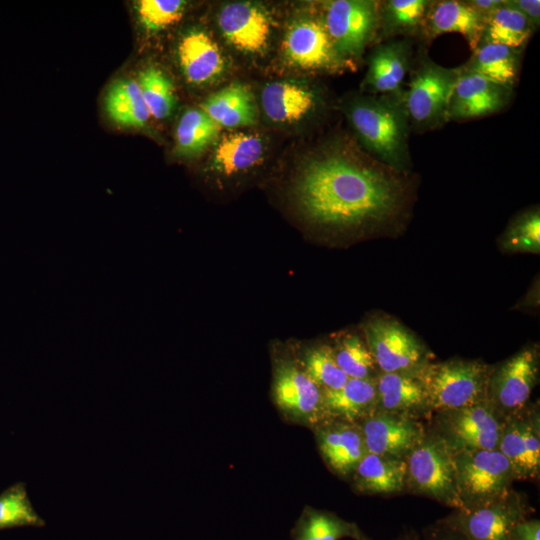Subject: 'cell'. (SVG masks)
Wrapping results in <instances>:
<instances>
[{
  "label": "cell",
  "mask_w": 540,
  "mask_h": 540,
  "mask_svg": "<svg viewBox=\"0 0 540 540\" xmlns=\"http://www.w3.org/2000/svg\"><path fill=\"white\" fill-rule=\"evenodd\" d=\"M398 172L339 152L306 162L297 175L294 194L312 222L335 228L384 225L404 204Z\"/></svg>",
  "instance_id": "1"
},
{
  "label": "cell",
  "mask_w": 540,
  "mask_h": 540,
  "mask_svg": "<svg viewBox=\"0 0 540 540\" xmlns=\"http://www.w3.org/2000/svg\"><path fill=\"white\" fill-rule=\"evenodd\" d=\"M367 453L405 459L427 431L414 418L375 410L359 424Z\"/></svg>",
  "instance_id": "15"
},
{
  "label": "cell",
  "mask_w": 540,
  "mask_h": 540,
  "mask_svg": "<svg viewBox=\"0 0 540 540\" xmlns=\"http://www.w3.org/2000/svg\"><path fill=\"white\" fill-rule=\"evenodd\" d=\"M265 148V140L258 134L230 133L217 141L210 164L219 174L234 175L257 165Z\"/></svg>",
  "instance_id": "27"
},
{
  "label": "cell",
  "mask_w": 540,
  "mask_h": 540,
  "mask_svg": "<svg viewBox=\"0 0 540 540\" xmlns=\"http://www.w3.org/2000/svg\"><path fill=\"white\" fill-rule=\"evenodd\" d=\"M201 109L219 126H251L258 118L255 98L248 85L232 83L209 96Z\"/></svg>",
  "instance_id": "26"
},
{
  "label": "cell",
  "mask_w": 540,
  "mask_h": 540,
  "mask_svg": "<svg viewBox=\"0 0 540 540\" xmlns=\"http://www.w3.org/2000/svg\"><path fill=\"white\" fill-rule=\"evenodd\" d=\"M406 488L455 510L462 504L456 479L455 453L436 432H427L405 458Z\"/></svg>",
  "instance_id": "4"
},
{
  "label": "cell",
  "mask_w": 540,
  "mask_h": 540,
  "mask_svg": "<svg viewBox=\"0 0 540 540\" xmlns=\"http://www.w3.org/2000/svg\"><path fill=\"white\" fill-rule=\"evenodd\" d=\"M346 112L359 139L380 163L398 173L408 170L409 120L402 95L358 98Z\"/></svg>",
  "instance_id": "2"
},
{
  "label": "cell",
  "mask_w": 540,
  "mask_h": 540,
  "mask_svg": "<svg viewBox=\"0 0 540 540\" xmlns=\"http://www.w3.org/2000/svg\"><path fill=\"white\" fill-rule=\"evenodd\" d=\"M317 101V95L310 87L293 81L269 83L261 92L263 111L275 123L303 120L315 110Z\"/></svg>",
  "instance_id": "22"
},
{
  "label": "cell",
  "mask_w": 540,
  "mask_h": 540,
  "mask_svg": "<svg viewBox=\"0 0 540 540\" xmlns=\"http://www.w3.org/2000/svg\"><path fill=\"white\" fill-rule=\"evenodd\" d=\"M454 453L460 510L476 508L505 495L517 480L508 459L498 449Z\"/></svg>",
  "instance_id": "5"
},
{
  "label": "cell",
  "mask_w": 540,
  "mask_h": 540,
  "mask_svg": "<svg viewBox=\"0 0 540 540\" xmlns=\"http://www.w3.org/2000/svg\"><path fill=\"white\" fill-rule=\"evenodd\" d=\"M218 24L225 39L242 52L260 54L268 46L271 19L260 5L250 2L227 4L219 12Z\"/></svg>",
  "instance_id": "17"
},
{
  "label": "cell",
  "mask_w": 540,
  "mask_h": 540,
  "mask_svg": "<svg viewBox=\"0 0 540 540\" xmlns=\"http://www.w3.org/2000/svg\"><path fill=\"white\" fill-rule=\"evenodd\" d=\"M325 420L359 424L377 408L375 379L349 378L339 389L323 392Z\"/></svg>",
  "instance_id": "24"
},
{
  "label": "cell",
  "mask_w": 540,
  "mask_h": 540,
  "mask_svg": "<svg viewBox=\"0 0 540 540\" xmlns=\"http://www.w3.org/2000/svg\"><path fill=\"white\" fill-rule=\"evenodd\" d=\"M283 48L287 60L304 70L338 71L348 62L336 50L323 19L296 21L286 34Z\"/></svg>",
  "instance_id": "13"
},
{
  "label": "cell",
  "mask_w": 540,
  "mask_h": 540,
  "mask_svg": "<svg viewBox=\"0 0 540 540\" xmlns=\"http://www.w3.org/2000/svg\"><path fill=\"white\" fill-rule=\"evenodd\" d=\"M178 59L186 79L196 85L215 80L225 67L220 49L202 30H191L181 38Z\"/></svg>",
  "instance_id": "23"
},
{
  "label": "cell",
  "mask_w": 540,
  "mask_h": 540,
  "mask_svg": "<svg viewBox=\"0 0 540 540\" xmlns=\"http://www.w3.org/2000/svg\"><path fill=\"white\" fill-rule=\"evenodd\" d=\"M220 129L201 108L187 110L176 128V153L181 157L199 155L218 138Z\"/></svg>",
  "instance_id": "32"
},
{
  "label": "cell",
  "mask_w": 540,
  "mask_h": 540,
  "mask_svg": "<svg viewBox=\"0 0 540 540\" xmlns=\"http://www.w3.org/2000/svg\"><path fill=\"white\" fill-rule=\"evenodd\" d=\"M301 367L323 392L339 389L349 379L338 367L330 345L307 349Z\"/></svg>",
  "instance_id": "37"
},
{
  "label": "cell",
  "mask_w": 540,
  "mask_h": 540,
  "mask_svg": "<svg viewBox=\"0 0 540 540\" xmlns=\"http://www.w3.org/2000/svg\"><path fill=\"white\" fill-rule=\"evenodd\" d=\"M528 515L523 496L514 490L472 509L455 510L440 520L466 540H510L513 528Z\"/></svg>",
  "instance_id": "9"
},
{
  "label": "cell",
  "mask_w": 540,
  "mask_h": 540,
  "mask_svg": "<svg viewBox=\"0 0 540 540\" xmlns=\"http://www.w3.org/2000/svg\"><path fill=\"white\" fill-rule=\"evenodd\" d=\"M420 371L380 372L375 378L376 409L414 419L432 413Z\"/></svg>",
  "instance_id": "19"
},
{
  "label": "cell",
  "mask_w": 540,
  "mask_h": 540,
  "mask_svg": "<svg viewBox=\"0 0 540 540\" xmlns=\"http://www.w3.org/2000/svg\"><path fill=\"white\" fill-rule=\"evenodd\" d=\"M426 0H389L380 7L382 34H412L424 26L430 6Z\"/></svg>",
  "instance_id": "34"
},
{
  "label": "cell",
  "mask_w": 540,
  "mask_h": 540,
  "mask_svg": "<svg viewBox=\"0 0 540 540\" xmlns=\"http://www.w3.org/2000/svg\"><path fill=\"white\" fill-rule=\"evenodd\" d=\"M460 73L461 67L446 68L429 58L421 59L402 93L408 120L415 128L433 129L448 121L449 99Z\"/></svg>",
  "instance_id": "6"
},
{
  "label": "cell",
  "mask_w": 540,
  "mask_h": 540,
  "mask_svg": "<svg viewBox=\"0 0 540 540\" xmlns=\"http://www.w3.org/2000/svg\"><path fill=\"white\" fill-rule=\"evenodd\" d=\"M534 28L527 18L509 1L492 12L486 19L481 43H496L519 49L523 46Z\"/></svg>",
  "instance_id": "31"
},
{
  "label": "cell",
  "mask_w": 540,
  "mask_h": 540,
  "mask_svg": "<svg viewBox=\"0 0 540 540\" xmlns=\"http://www.w3.org/2000/svg\"><path fill=\"white\" fill-rule=\"evenodd\" d=\"M105 110L118 125L142 127L150 117L138 82L119 79L113 82L105 96Z\"/></svg>",
  "instance_id": "30"
},
{
  "label": "cell",
  "mask_w": 540,
  "mask_h": 540,
  "mask_svg": "<svg viewBox=\"0 0 540 540\" xmlns=\"http://www.w3.org/2000/svg\"><path fill=\"white\" fill-rule=\"evenodd\" d=\"M503 417L488 400L438 413L436 432L454 452L493 450L504 425Z\"/></svg>",
  "instance_id": "8"
},
{
  "label": "cell",
  "mask_w": 540,
  "mask_h": 540,
  "mask_svg": "<svg viewBox=\"0 0 540 540\" xmlns=\"http://www.w3.org/2000/svg\"><path fill=\"white\" fill-rule=\"evenodd\" d=\"M419 540H466L456 530L439 521L436 525L427 529Z\"/></svg>",
  "instance_id": "41"
},
{
  "label": "cell",
  "mask_w": 540,
  "mask_h": 540,
  "mask_svg": "<svg viewBox=\"0 0 540 540\" xmlns=\"http://www.w3.org/2000/svg\"><path fill=\"white\" fill-rule=\"evenodd\" d=\"M338 367L348 378L375 379L380 373L366 341L346 334L331 346Z\"/></svg>",
  "instance_id": "33"
},
{
  "label": "cell",
  "mask_w": 540,
  "mask_h": 540,
  "mask_svg": "<svg viewBox=\"0 0 540 540\" xmlns=\"http://www.w3.org/2000/svg\"><path fill=\"white\" fill-rule=\"evenodd\" d=\"M365 341L382 373L418 372L429 363L426 345L388 315H375L363 326Z\"/></svg>",
  "instance_id": "7"
},
{
  "label": "cell",
  "mask_w": 540,
  "mask_h": 540,
  "mask_svg": "<svg viewBox=\"0 0 540 540\" xmlns=\"http://www.w3.org/2000/svg\"><path fill=\"white\" fill-rule=\"evenodd\" d=\"M519 57V49L496 43H481L462 68L512 89L518 74Z\"/></svg>",
  "instance_id": "28"
},
{
  "label": "cell",
  "mask_w": 540,
  "mask_h": 540,
  "mask_svg": "<svg viewBox=\"0 0 540 540\" xmlns=\"http://www.w3.org/2000/svg\"><path fill=\"white\" fill-rule=\"evenodd\" d=\"M410 56V43L406 40H393L378 45L369 58L365 86L378 95H402Z\"/></svg>",
  "instance_id": "20"
},
{
  "label": "cell",
  "mask_w": 540,
  "mask_h": 540,
  "mask_svg": "<svg viewBox=\"0 0 540 540\" xmlns=\"http://www.w3.org/2000/svg\"><path fill=\"white\" fill-rule=\"evenodd\" d=\"M511 92V88L461 67L449 99L447 120H467L497 113L507 105Z\"/></svg>",
  "instance_id": "16"
},
{
  "label": "cell",
  "mask_w": 540,
  "mask_h": 540,
  "mask_svg": "<svg viewBox=\"0 0 540 540\" xmlns=\"http://www.w3.org/2000/svg\"><path fill=\"white\" fill-rule=\"evenodd\" d=\"M406 474V459L366 453L351 476L360 493L394 494L406 488Z\"/></svg>",
  "instance_id": "25"
},
{
  "label": "cell",
  "mask_w": 540,
  "mask_h": 540,
  "mask_svg": "<svg viewBox=\"0 0 540 540\" xmlns=\"http://www.w3.org/2000/svg\"><path fill=\"white\" fill-rule=\"evenodd\" d=\"M368 538L357 524L336 514L305 507L291 532V540H340Z\"/></svg>",
  "instance_id": "29"
},
{
  "label": "cell",
  "mask_w": 540,
  "mask_h": 540,
  "mask_svg": "<svg viewBox=\"0 0 540 540\" xmlns=\"http://www.w3.org/2000/svg\"><path fill=\"white\" fill-rule=\"evenodd\" d=\"M420 536H418L417 534H413V533H408L406 535H403L395 540H419ZM365 540H371L369 538H366Z\"/></svg>",
  "instance_id": "45"
},
{
  "label": "cell",
  "mask_w": 540,
  "mask_h": 540,
  "mask_svg": "<svg viewBox=\"0 0 540 540\" xmlns=\"http://www.w3.org/2000/svg\"><path fill=\"white\" fill-rule=\"evenodd\" d=\"M538 378L539 348L527 345L493 367L487 398L503 417H509L527 406Z\"/></svg>",
  "instance_id": "11"
},
{
  "label": "cell",
  "mask_w": 540,
  "mask_h": 540,
  "mask_svg": "<svg viewBox=\"0 0 540 540\" xmlns=\"http://www.w3.org/2000/svg\"><path fill=\"white\" fill-rule=\"evenodd\" d=\"M539 303V284L537 281V284H533V286L530 288L529 292L525 296V298L522 300V302L519 304L518 307L520 308H529V307H536Z\"/></svg>",
  "instance_id": "44"
},
{
  "label": "cell",
  "mask_w": 540,
  "mask_h": 540,
  "mask_svg": "<svg viewBox=\"0 0 540 540\" xmlns=\"http://www.w3.org/2000/svg\"><path fill=\"white\" fill-rule=\"evenodd\" d=\"M45 520L34 509L24 482H16L0 493V530L45 526Z\"/></svg>",
  "instance_id": "35"
},
{
  "label": "cell",
  "mask_w": 540,
  "mask_h": 540,
  "mask_svg": "<svg viewBox=\"0 0 540 540\" xmlns=\"http://www.w3.org/2000/svg\"><path fill=\"white\" fill-rule=\"evenodd\" d=\"M539 414L526 406L505 418L498 450L508 459L517 480L534 479L540 472Z\"/></svg>",
  "instance_id": "14"
},
{
  "label": "cell",
  "mask_w": 540,
  "mask_h": 540,
  "mask_svg": "<svg viewBox=\"0 0 540 540\" xmlns=\"http://www.w3.org/2000/svg\"><path fill=\"white\" fill-rule=\"evenodd\" d=\"M484 24L485 17L467 1L444 0L430 3L423 27L429 38L459 33L474 51L481 42Z\"/></svg>",
  "instance_id": "21"
},
{
  "label": "cell",
  "mask_w": 540,
  "mask_h": 540,
  "mask_svg": "<svg viewBox=\"0 0 540 540\" xmlns=\"http://www.w3.org/2000/svg\"><path fill=\"white\" fill-rule=\"evenodd\" d=\"M492 369L480 360L460 358L426 364L420 377L431 412L454 410L486 400Z\"/></svg>",
  "instance_id": "3"
},
{
  "label": "cell",
  "mask_w": 540,
  "mask_h": 540,
  "mask_svg": "<svg viewBox=\"0 0 540 540\" xmlns=\"http://www.w3.org/2000/svg\"><path fill=\"white\" fill-rule=\"evenodd\" d=\"M318 448L327 466L337 475H352L367 453L358 424L325 420L315 428Z\"/></svg>",
  "instance_id": "18"
},
{
  "label": "cell",
  "mask_w": 540,
  "mask_h": 540,
  "mask_svg": "<svg viewBox=\"0 0 540 540\" xmlns=\"http://www.w3.org/2000/svg\"><path fill=\"white\" fill-rule=\"evenodd\" d=\"M138 85L150 116L156 119L168 117L175 103L170 79L160 69L148 67L140 73Z\"/></svg>",
  "instance_id": "38"
},
{
  "label": "cell",
  "mask_w": 540,
  "mask_h": 540,
  "mask_svg": "<svg viewBox=\"0 0 540 540\" xmlns=\"http://www.w3.org/2000/svg\"><path fill=\"white\" fill-rule=\"evenodd\" d=\"M476 11H478L485 19L494 12L497 8L504 4L502 0H473L467 1Z\"/></svg>",
  "instance_id": "43"
},
{
  "label": "cell",
  "mask_w": 540,
  "mask_h": 540,
  "mask_svg": "<svg viewBox=\"0 0 540 540\" xmlns=\"http://www.w3.org/2000/svg\"><path fill=\"white\" fill-rule=\"evenodd\" d=\"M530 22L534 30L539 26L540 1L539 0H513L509 1Z\"/></svg>",
  "instance_id": "42"
},
{
  "label": "cell",
  "mask_w": 540,
  "mask_h": 540,
  "mask_svg": "<svg viewBox=\"0 0 540 540\" xmlns=\"http://www.w3.org/2000/svg\"><path fill=\"white\" fill-rule=\"evenodd\" d=\"M185 6L186 2L181 0H141L137 3V13L148 32H159L179 21Z\"/></svg>",
  "instance_id": "39"
},
{
  "label": "cell",
  "mask_w": 540,
  "mask_h": 540,
  "mask_svg": "<svg viewBox=\"0 0 540 540\" xmlns=\"http://www.w3.org/2000/svg\"><path fill=\"white\" fill-rule=\"evenodd\" d=\"M510 540H540V521L524 519L512 530Z\"/></svg>",
  "instance_id": "40"
},
{
  "label": "cell",
  "mask_w": 540,
  "mask_h": 540,
  "mask_svg": "<svg viewBox=\"0 0 540 540\" xmlns=\"http://www.w3.org/2000/svg\"><path fill=\"white\" fill-rule=\"evenodd\" d=\"M380 5L367 0L326 3L324 25L336 48L347 60L360 57L379 28Z\"/></svg>",
  "instance_id": "10"
},
{
  "label": "cell",
  "mask_w": 540,
  "mask_h": 540,
  "mask_svg": "<svg viewBox=\"0 0 540 540\" xmlns=\"http://www.w3.org/2000/svg\"><path fill=\"white\" fill-rule=\"evenodd\" d=\"M272 396L282 414L295 423L315 428L325 421L323 391L293 361H276Z\"/></svg>",
  "instance_id": "12"
},
{
  "label": "cell",
  "mask_w": 540,
  "mask_h": 540,
  "mask_svg": "<svg viewBox=\"0 0 540 540\" xmlns=\"http://www.w3.org/2000/svg\"><path fill=\"white\" fill-rule=\"evenodd\" d=\"M498 244L505 253L539 254V209L534 208L518 215L500 236Z\"/></svg>",
  "instance_id": "36"
}]
</instances>
